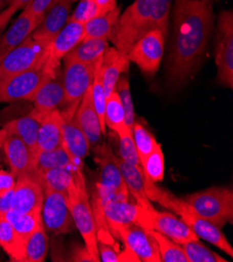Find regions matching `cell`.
<instances>
[{
	"label": "cell",
	"mask_w": 233,
	"mask_h": 262,
	"mask_svg": "<svg viewBox=\"0 0 233 262\" xmlns=\"http://www.w3.org/2000/svg\"><path fill=\"white\" fill-rule=\"evenodd\" d=\"M69 259H70L69 261H92V259L85 247L84 248L76 247L72 251V255Z\"/></svg>",
	"instance_id": "obj_49"
},
{
	"label": "cell",
	"mask_w": 233,
	"mask_h": 262,
	"mask_svg": "<svg viewBox=\"0 0 233 262\" xmlns=\"http://www.w3.org/2000/svg\"><path fill=\"white\" fill-rule=\"evenodd\" d=\"M0 148L4 150L11 171L16 176V179L22 174L34 171L36 164L34 157L29 146L19 136L2 128Z\"/></svg>",
	"instance_id": "obj_17"
},
{
	"label": "cell",
	"mask_w": 233,
	"mask_h": 262,
	"mask_svg": "<svg viewBox=\"0 0 233 262\" xmlns=\"http://www.w3.org/2000/svg\"><path fill=\"white\" fill-rule=\"evenodd\" d=\"M3 128H5L10 133L19 136L23 140V142L29 146L35 159V162L37 161V139L39 132V121L31 113L20 118L10 120L4 125Z\"/></svg>",
	"instance_id": "obj_27"
},
{
	"label": "cell",
	"mask_w": 233,
	"mask_h": 262,
	"mask_svg": "<svg viewBox=\"0 0 233 262\" xmlns=\"http://www.w3.org/2000/svg\"><path fill=\"white\" fill-rule=\"evenodd\" d=\"M9 5V0H0V12L6 9Z\"/></svg>",
	"instance_id": "obj_52"
},
{
	"label": "cell",
	"mask_w": 233,
	"mask_h": 262,
	"mask_svg": "<svg viewBox=\"0 0 233 262\" xmlns=\"http://www.w3.org/2000/svg\"><path fill=\"white\" fill-rule=\"evenodd\" d=\"M73 0H55L43 15L42 21L31 34L32 39L50 42L68 22Z\"/></svg>",
	"instance_id": "obj_19"
},
{
	"label": "cell",
	"mask_w": 233,
	"mask_h": 262,
	"mask_svg": "<svg viewBox=\"0 0 233 262\" xmlns=\"http://www.w3.org/2000/svg\"><path fill=\"white\" fill-rule=\"evenodd\" d=\"M60 167H74L70 156L63 146L40 151L37 157L34 170L44 171L47 169Z\"/></svg>",
	"instance_id": "obj_35"
},
{
	"label": "cell",
	"mask_w": 233,
	"mask_h": 262,
	"mask_svg": "<svg viewBox=\"0 0 233 262\" xmlns=\"http://www.w3.org/2000/svg\"><path fill=\"white\" fill-rule=\"evenodd\" d=\"M91 2H94V0H91Z\"/></svg>",
	"instance_id": "obj_53"
},
{
	"label": "cell",
	"mask_w": 233,
	"mask_h": 262,
	"mask_svg": "<svg viewBox=\"0 0 233 262\" xmlns=\"http://www.w3.org/2000/svg\"><path fill=\"white\" fill-rule=\"evenodd\" d=\"M50 42H40L30 36L0 62V82L38 64L46 55Z\"/></svg>",
	"instance_id": "obj_11"
},
{
	"label": "cell",
	"mask_w": 233,
	"mask_h": 262,
	"mask_svg": "<svg viewBox=\"0 0 233 262\" xmlns=\"http://www.w3.org/2000/svg\"><path fill=\"white\" fill-rule=\"evenodd\" d=\"M119 139V157L126 162L133 165L141 166L139 156L133 140L132 132H126L124 134L118 135Z\"/></svg>",
	"instance_id": "obj_42"
},
{
	"label": "cell",
	"mask_w": 233,
	"mask_h": 262,
	"mask_svg": "<svg viewBox=\"0 0 233 262\" xmlns=\"http://www.w3.org/2000/svg\"><path fill=\"white\" fill-rule=\"evenodd\" d=\"M188 262H226L227 260L214 251L207 249L199 239L181 245Z\"/></svg>",
	"instance_id": "obj_39"
},
{
	"label": "cell",
	"mask_w": 233,
	"mask_h": 262,
	"mask_svg": "<svg viewBox=\"0 0 233 262\" xmlns=\"http://www.w3.org/2000/svg\"><path fill=\"white\" fill-rule=\"evenodd\" d=\"M120 16V7L96 16L84 24V38H110Z\"/></svg>",
	"instance_id": "obj_30"
},
{
	"label": "cell",
	"mask_w": 233,
	"mask_h": 262,
	"mask_svg": "<svg viewBox=\"0 0 233 262\" xmlns=\"http://www.w3.org/2000/svg\"><path fill=\"white\" fill-rule=\"evenodd\" d=\"M41 21L42 19L36 18L28 11L23 10L10 29L0 38V62L13 49L29 38Z\"/></svg>",
	"instance_id": "obj_22"
},
{
	"label": "cell",
	"mask_w": 233,
	"mask_h": 262,
	"mask_svg": "<svg viewBox=\"0 0 233 262\" xmlns=\"http://www.w3.org/2000/svg\"><path fill=\"white\" fill-rule=\"evenodd\" d=\"M211 2H214V0H211Z\"/></svg>",
	"instance_id": "obj_54"
},
{
	"label": "cell",
	"mask_w": 233,
	"mask_h": 262,
	"mask_svg": "<svg viewBox=\"0 0 233 262\" xmlns=\"http://www.w3.org/2000/svg\"><path fill=\"white\" fill-rule=\"evenodd\" d=\"M75 120L86 136L90 146L95 147L101 143V128L95 111L91 87L83 95L75 112Z\"/></svg>",
	"instance_id": "obj_23"
},
{
	"label": "cell",
	"mask_w": 233,
	"mask_h": 262,
	"mask_svg": "<svg viewBox=\"0 0 233 262\" xmlns=\"http://www.w3.org/2000/svg\"><path fill=\"white\" fill-rule=\"evenodd\" d=\"M194 210L220 229L233 223V191L228 187H210L183 199Z\"/></svg>",
	"instance_id": "obj_5"
},
{
	"label": "cell",
	"mask_w": 233,
	"mask_h": 262,
	"mask_svg": "<svg viewBox=\"0 0 233 262\" xmlns=\"http://www.w3.org/2000/svg\"><path fill=\"white\" fill-rule=\"evenodd\" d=\"M39 121L37 139L38 155L40 151L62 146V116L59 109L41 113L33 109L30 112Z\"/></svg>",
	"instance_id": "obj_20"
},
{
	"label": "cell",
	"mask_w": 233,
	"mask_h": 262,
	"mask_svg": "<svg viewBox=\"0 0 233 262\" xmlns=\"http://www.w3.org/2000/svg\"><path fill=\"white\" fill-rule=\"evenodd\" d=\"M4 217L25 239H27L36 229L43 225L41 211L19 213L14 210H10L4 214Z\"/></svg>",
	"instance_id": "obj_33"
},
{
	"label": "cell",
	"mask_w": 233,
	"mask_h": 262,
	"mask_svg": "<svg viewBox=\"0 0 233 262\" xmlns=\"http://www.w3.org/2000/svg\"><path fill=\"white\" fill-rule=\"evenodd\" d=\"M172 0H135L120 14L110 39L120 54L128 56L132 46L152 30L168 33Z\"/></svg>",
	"instance_id": "obj_2"
},
{
	"label": "cell",
	"mask_w": 233,
	"mask_h": 262,
	"mask_svg": "<svg viewBox=\"0 0 233 262\" xmlns=\"http://www.w3.org/2000/svg\"><path fill=\"white\" fill-rule=\"evenodd\" d=\"M31 101L34 109L41 113L51 112L61 109L65 104V92L63 87V77L61 69L40 86Z\"/></svg>",
	"instance_id": "obj_21"
},
{
	"label": "cell",
	"mask_w": 233,
	"mask_h": 262,
	"mask_svg": "<svg viewBox=\"0 0 233 262\" xmlns=\"http://www.w3.org/2000/svg\"><path fill=\"white\" fill-rule=\"evenodd\" d=\"M83 38L84 24L68 21L60 33L50 41L45 57V69L51 76L60 70L61 61Z\"/></svg>",
	"instance_id": "obj_16"
},
{
	"label": "cell",
	"mask_w": 233,
	"mask_h": 262,
	"mask_svg": "<svg viewBox=\"0 0 233 262\" xmlns=\"http://www.w3.org/2000/svg\"><path fill=\"white\" fill-rule=\"evenodd\" d=\"M45 57L30 69L0 82V102L31 101L40 86L51 77L45 69Z\"/></svg>",
	"instance_id": "obj_7"
},
{
	"label": "cell",
	"mask_w": 233,
	"mask_h": 262,
	"mask_svg": "<svg viewBox=\"0 0 233 262\" xmlns=\"http://www.w3.org/2000/svg\"><path fill=\"white\" fill-rule=\"evenodd\" d=\"M94 3L98 7L100 15L105 14L117 7L116 0H94Z\"/></svg>",
	"instance_id": "obj_50"
},
{
	"label": "cell",
	"mask_w": 233,
	"mask_h": 262,
	"mask_svg": "<svg viewBox=\"0 0 233 262\" xmlns=\"http://www.w3.org/2000/svg\"><path fill=\"white\" fill-rule=\"evenodd\" d=\"M214 29L211 0H175L173 37L167 59V81L174 89L184 87L199 70Z\"/></svg>",
	"instance_id": "obj_1"
},
{
	"label": "cell",
	"mask_w": 233,
	"mask_h": 262,
	"mask_svg": "<svg viewBox=\"0 0 233 262\" xmlns=\"http://www.w3.org/2000/svg\"><path fill=\"white\" fill-rule=\"evenodd\" d=\"M130 60L128 56L120 54L115 47H108L101 59V80L106 97L110 96L119 80V77L128 71Z\"/></svg>",
	"instance_id": "obj_24"
},
{
	"label": "cell",
	"mask_w": 233,
	"mask_h": 262,
	"mask_svg": "<svg viewBox=\"0 0 233 262\" xmlns=\"http://www.w3.org/2000/svg\"><path fill=\"white\" fill-rule=\"evenodd\" d=\"M79 103L68 104L60 110L62 116V146L68 152L74 166H83L90 144L75 120Z\"/></svg>",
	"instance_id": "obj_14"
},
{
	"label": "cell",
	"mask_w": 233,
	"mask_h": 262,
	"mask_svg": "<svg viewBox=\"0 0 233 262\" xmlns=\"http://www.w3.org/2000/svg\"><path fill=\"white\" fill-rule=\"evenodd\" d=\"M55 0H32L31 4L23 10L28 11L36 18L42 19L46 10L51 6Z\"/></svg>",
	"instance_id": "obj_45"
},
{
	"label": "cell",
	"mask_w": 233,
	"mask_h": 262,
	"mask_svg": "<svg viewBox=\"0 0 233 262\" xmlns=\"http://www.w3.org/2000/svg\"><path fill=\"white\" fill-rule=\"evenodd\" d=\"M99 204L101 207V212L108 223V228L117 225H138L141 213V206H139L137 203L113 200L107 202L99 201Z\"/></svg>",
	"instance_id": "obj_26"
},
{
	"label": "cell",
	"mask_w": 233,
	"mask_h": 262,
	"mask_svg": "<svg viewBox=\"0 0 233 262\" xmlns=\"http://www.w3.org/2000/svg\"><path fill=\"white\" fill-rule=\"evenodd\" d=\"M109 229L122 239L136 261L161 262L157 244L149 230L136 224L117 225Z\"/></svg>",
	"instance_id": "obj_13"
},
{
	"label": "cell",
	"mask_w": 233,
	"mask_h": 262,
	"mask_svg": "<svg viewBox=\"0 0 233 262\" xmlns=\"http://www.w3.org/2000/svg\"><path fill=\"white\" fill-rule=\"evenodd\" d=\"M215 61L218 81L224 87H233V12H221L217 28Z\"/></svg>",
	"instance_id": "obj_8"
},
{
	"label": "cell",
	"mask_w": 233,
	"mask_h": 262,
	"mask_svg": "<svg viewBox=\"0 0 233 262\" xmlns=\"http://www.w3.org/2000/svg\"><path fill=\"white\" fill-rule=\"evenodd\" d=\"M165 38L166 35L160 30H152L147 32L136 41L129 51V60L135 63L145 75H155L162 61Z\"/></svg>",
	"instance_id": "obj_10"
},
{
	"label": "cell",
	"mask_w": 233,
	"mask_h": 262,
	"mask_svg": "<svg viewBox=\"0 0 233 262\" xmlns=\"http://www.w3.org/2000/svg\"><path fill=\"white\" fill-rule=\"evenodd\" d=\"M16 185V176L12 171L0 169V195L13 189Z\"/></svg>",
	"instance_id": "obj_46"
},
{
	"label": "cell",
	"mask_w": 233,
	"mask_h": 262,
	"mask_svg": "<svg viewBox=\"0 0 233 262\" xmlns=\"http://www.w3.org/2000/svg\"><path fill=\"white\" fill-rule=\"evenodd\" d=\"M15 188V187H14ZM14 188L0 195V214H5L14 207Z\"/></svg>",
	"instance_id": "obj_47"
},
{
	"label": "cell",
	"mask_w": 233,
	"mask_h": 262,
	"mask_svg": "<svg viewBox=\"0 0 233 262\" xmlns=\"http://www.w3.org/2000/svg\"><path fill=\"white\" fill-rule=\"evenodd\" d=\"M150 201L156 202L177 213L199 238L216 246L230 257H233V248L225 237L222 230L209 221L200 216L183 199H179L156 185L150 193Z\"/></svg>",
	"instance_id": "obj_4"
},
{
	"label": "cell",
	"mask_w": 233,
	"mask_h": 262,
	"mask_svg": "<svg viewBox=\"0 0 233 262\" xmlns=\"http://www.w3.org/2000/svg\"><path fill=\"white\" fill-rule=\"evenodd\" d=\"M67 204L74 227L80 232L92 261H99L96 222L87 193L83 166L73 168V180L67 191Z\"/></svg>",
	"instance_id": "obj_3"
},
{
	"label": "cell",
	"mask_w": 233,
	"mask_h": 262,
	"mask_svg": "<svg viewBox=\"0 0 233 262\" xmlns=\"http://www.w3.org/2000/svg\"><path fill=\"white\" fill-rule=\"evenodd\" d=\"M99 15V9L94 2H91V0H80L73 13L69 16L68 21L85 24L92 18Z\"/></svg>",
	"instance_id": "obj_43"
},
{
	"label": "cell",
	"mask_w": 233,
	"mask_h": 262,
	"mask_svg": "<svg viewBox=\"0 0 233 262\" xmlns=\"http://www.w3.org/2000/svg\"><path fill=\"white\" fill-rule=\"evenodd\" d=\"M105 125L106 127L112 129L114 133L117 134V136L126 132H132L125 123L124 111L121 106L120 99L115 91L106 99Z\"/></svg>",
	"instance_id": "obj_32"
},
{
	"label": "cell",
	"mask_w": 233,
	"mask_h": 262,
	"mask_svg": "<svg viewBox=\"0 0 233 262\" xmlns=\"http://www.w3.org/2000/svg\"><path fill=\"white\" fill-rule=\"evenodd\" d=\"M132 136L141 164L147 155L157 146L158 142L142 124L136 121L132 127Z\"/></svg>",
	"instance_id": "obj_41"
},
{
	"label": "cell",
	"mask_w": 233,
	"mask_h": 262,
	"mask_svg": "<svg viewBox=\"0 0 233 262\" xmlns=\"http://www.w3.org/2000/svg\"><path fill=\"white\" fill-rule=\"evenodd\" d=\"M43 191L41 216L45 231L56 235L72 232L74 223L68 208L67 194L53 190Z\"/></svg>",
	"instance_id": "obj_12"
},
{
	"label": "cell",
	"mask_w": 233,
	"mask_h": 262,
	"mask_svg": "<svg viewBox=\"0 0 233 262\" xmlns=\"http://www.w3.org/2000/svg\"><path fill=\"white\" fill-rule=\"evenodd\" d=\"M48 252V237L42 226L36 229L25 242V262H43Z\"/></svg>",
	"instance_id": "obj_34"
},
{
	"label": "cell",
	"mask_w": 233,
	"mask_h": 262,
	"mask_svg": "<svg viewBox=\"0 0 233 262\" xmlns=\"http://www.w3.org/2000/svg\"><path fill=\"white\" fill-rule=\"evenodd\" d=\"M17 11L18 10L15 7L8 6L6 9H4L2 12H0V38H2L5 29L7 28L12 17L16 14Z\"/></svg>",
	"instance_id": "obj_48"
},
{
	"label": "cell",
	"mask_w": 233,
	"mask_h": 262,
	"mask_svg": "<svg viewBox=\"0 0 233 262\" xmlns=\"http://www.w3.org/2000/svg\"><path fill=\"white\" fill-rule=\"evenodd\" d=\"M62 72L65 92V104L80 103L85 92L91 87L94 75V64H85L73 60L63 59Z\"/></svg>",
	"instance_id": "obj_15"
},
{
	"label": "cell",
	"mask_w": 233,
	"mask_h": 262,
	"mask_svg": "<svg viewBox=\"0 0 233 262\" xmlns=\"http://www.w3.org/2000/svg\"><path fill=\"white\" fill-rule=\"evenodd\" d=\"M43 193L35 170L18 177L14 188L13 210L19 213L41 211Z\"/></svg>",
	"instance_id": "obj_18"
},
{
	"label": "cell",
	"mask_w": 233,
	"mask_h": 262,
	"mask_svg": "<svg viewBox=\"0 0 233 262\" xmlns=\"http://www.w3.org/2000/svg\"><path fill=\"white\" fill-rule=\"evenodd\" d=\"M114 161L121 173L124 184L136 203L142 208H151L153 205L145 193V177L141 166L124 162L120 157L114 154Z\"/></svg>",
	"instance_id": "obj_25"
},
{
	"label": "cell",
	"mask_w": 233,
	"mask_h": 262,
	"mask_svg": "<svg viewBox=\"0 0 233 262\" xmlns=\"http://www.w3.org/2000/svg\"><path fill=\"white\" fill-rule=\"evenodd\" d=\"M141 169L144 177L153 182H161L164 178V156L161 145L158 143L141 162Z\"/></svg>",
	"instance_id": "obj_38"
},
{
	"label": "cell",
	"mask_w": 233,
	"mask_h": 262,
	"mask_svg": "<svg viewBox=\"0 0 233 262\" xmlns=\"http://www.w3.org/2000/svg\"><path fill=\"white\" fill-rule=\"evenodd\" d=\"M108 47V38L85 39L77 43L64 57V59L85 64H94L103 56Z\"/></svg>",
	"instance_id": "obj_29"
},
{
	"label": "cell",
	"mask_w": 233,
	"mask_h": 262,
	"mask_svg": "<svg viewBox=\"0 0 233 262\" xmlns=\"http://www.w3.org/2000/svg\"><path fill=\"white\" fill-rule=\"evenodd\" d=\"M25 242L27 239L0 214V248H3L11 261L25 262Z\"/></svg>",
	"instance_id": "obj_28"
},
{
	"label": "cell",
	"mask_w": 233,
	"mask_h": 262,
	"mask_svg": "<svg viewBox=\"0 0 233 262\" xmlns=\"http://www.w3.org/2000/svg\"><path fill=\"white\" fill-rule=\"evenodd\" d=\"M31 2L32 0H9L8 6L15 7L17 10H23L31 4Z\"/></svg>",
	"instance_id": "obj_51"
},
{
	"label": "cell",
	"mask_w": 233,
	"mask_h": 262,
	"mask_svg": "<svg viewBox=\"0 0 233 262\" xmlns=\"http://www.w3.org/2000/svg\"><path fill=\"white\" fill-rule=\"evenodd\" d=\"M114 91L117 93L121 102V106L123 108L124 115H125V123L128 127L132 130V127L135 123V112H134L133 99L131 95L130 82H129V78L125 76H120L115 86Z\"/></svg>",
	"instance_id": "obj_40"
},
{
	"label": "cell",
	"mask_w": 233,
	"mask_h": 262,
	"mask_svg": "<svg viewBox=\"0 0 233 262\" xmlns=\"http://www.w3.org/2000/svg\"><path fill=\"white\" fill-rule=\"evenodd\" d=\"M97 253L99 261L102 262H117L120 260L119 251L113 244H109L97 239Z\"/></svg>",
	"instance_id": "obj_44"
},
{
	"label": "cell",
	"mask_w": 233,
	"mask_h": 262,
	"mask_svg": "<svg viewBox=\"0 0 233 262\" xmlns=\"http://www.w3.org/2000/svg\"><path fill=\"white\" fill-rule=\"evenodd\" d=\"M101 59L102 57L94 63V75L93 82L91 85V93L95 111L97 113L100 128L102 135L106 133V125H105V109H106V94L102 86L101 80Z\"/></svg>",
	"instance_id": "obj_36"
},
{
	"label": "cell",
	"mask_w": 233,
	"mask_h": 262,
	"mask_svg": "<svg viewBox=\"0 0 233 262\" xmlns=\"http://www.w3.org/2000/svg\"><path fill=\"white\" fill-rule=\"evenodd\" d=\"M94 161L99 169L97 195L100 202L113 200L129 201V190L114 161V152L108 143L93 147Z\"/></svg>",
	"instance_id": "obj_6"
},
{
	"label": "cell",
	"mask_w": 233,
	"mask_h": 262,
	"mask_svg": "<svg viewBox=\"0 0 233 262\" xmlns=\"http://www.w3.org/2000/svg\"><path fill=\"white\" fill-rule=\"evenodd\" d=\"M158 247L161 262H188L187 257L181 247L163 234L154 230H149Z\"/></svg>",
	"instance_id": "obj_37"
},
{
	"label": "cell",
	"mask_w": 233,
	"mask_h": 262,
	"mask_svg": "<svg viewBox=\"0 0 233 262\" xmlns=\"http://www.w3.org/2000/svg\"><path fill=\"white\" fill-rule=\"evenodd\" d=\"M138 226L146 230H154L163 234L178 245H183L190 241L199 239L192 229L181 219L172 213L160 212L153 206L142 208Z\"/></svg>",
	"instance_id": "obj_9"
},
{
	"label": "cell",
	"mask_w": 233,
	"mask_h": 262,
	"mask_svg": "<svg viewBox=\"0 0 233 262\" xmlns=\"http://www.w3.org/2000/svg\"><path fill=\"white\" fill-rule=\"evenodd\" d=\"M74 167L51 168L44 171L35 170V172L43 190H53L67 194L68 188L73 180Z\"/></svg>",
	"instance_id": "obj_31"
}]
</instances>
